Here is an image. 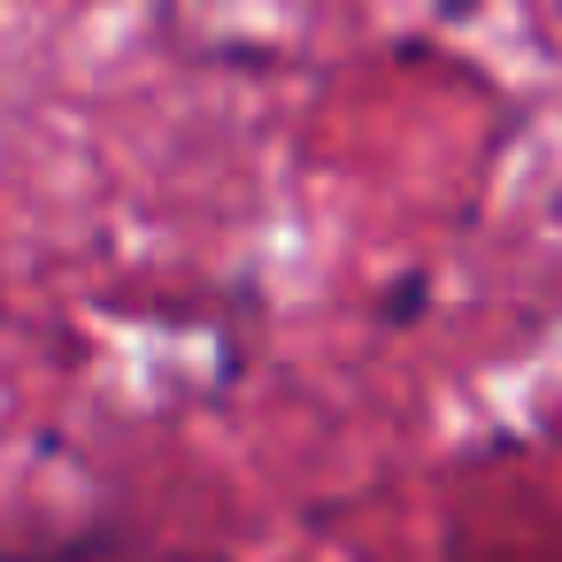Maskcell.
<instances>
[{
  "instance_id": "6da1fadb",
  "label": "cell",
  "mask_w": 562,
  "mask_h": 562,
  "mask_svg": "<svg viewBox=\"0 0 562 562\" xmlns=\"http://www.w3.org/2000/svg\"><path fill=\"white\" fill-rule=\"evenodd\" d=\"M416 316H424V278H401L385 293V324H416Z\"/></svg>"
}]
</instances>
